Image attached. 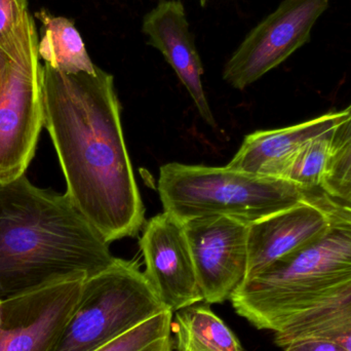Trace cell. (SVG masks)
<instances>
[{
    "mask_svg": "<svg viewBox=\"0 0 351 351\" xmlns=\"http://www.w3.org/2000/svg\"><path fill=\"white\" fill-rule=\"evenodd\" d=\"M45 128L67 184L66 193L109 243L134 237L145 208L128 152L114 78L63 73L41 65Z\"/></svg>",
    "mask_w": 351,
    "mask_h": 351,
    "instance_id": "cell-1",
    "label": "cell"
},
{
    "mask_svg": "<svg viewBox=\"0 0 351 351\" xmlns=\"http://www.w3.org/2000/svg\"><path fill=\"white\" fill-rule=\"evenodd\" d=\"M351 284V227L332 222L311 245L245 280L231 296L237 315L276 332L289 319Z\"/></svg>",
    "mask_w": 351,
    "mask_h": 351,
    "instance_id": "cell-3",
    "label": "cell"
},
{
    "mask_svg": "<svg viewBox=\"0 0 351 351\" xmlns=\"http://www.w3.org/2000/svg\"><path fill=\"white\" fill-rule=\"evenodd\" d=\"M208 0H199L200 5L202 6V8H206V3H208Z\"/></svg>",
    "mask_w": 351,
    "mask_h": 351,
    "instance_id": "cell-24",
    "label": "cell"
},
{
    "mask_svg": "<svg viewBox=\"0 0 351 351\" xmlns=\"http://www.w3.org/2000/svg\"><path fill=\"white\" fill-rule=\"evenodd\" d=\"M346 115V109L332 111L298 125L250 134L227 167L249 174L285 180L299 150L313 138L339 127Z\"/></svg>",
    "mask_w": 351,
    "mask_h": 351,
    "instance_id": "cell-13",
    "label": "cell"
},
{
    "mask_svg": "<svg viewBox=\"0 0 351 351\" xmlns=\"http://www.w3.org/2000/svg\"><path fill=\"white\" fill-rule=\"evenodd\" d=\"M307 199L323 208L331 222L341 223L351 227V202L334 199L321 190L311 191Z\"/></svg>",
    "mask_w": 351,
    "mask_h": 351,
    "instance_id": "cell-21",
    "label": "cell"
},
{
    "mask_svg": "<svg viewBox=\"0 0 351 351\" xmlns=\"http://www.w3.org/2000/svg\"><path fill=\"white\" fill-rule=\"evenodd\" d=\"M136 261L115 258L86 278L80 302L51 351H94L166 311Z\"/></svg>",
    "mask_w": 351,
    "mask_h": 351,
    "instance_id": "cell-5",
    "label": "cell"
},
{
    "mask_svg": "<svg viewBox=\"0 0 351 351\" xmlns=\"http://www.w3.org/2000/svg\"><path fill=\"white\" fill-rule=\"evenodd\" d=\"M142 32L147 36L148 45L160 51L174 69L202 119L216 129L218 125L202 86L204 67L183 2L160 0L144 16Z\"/></svg>",
    "mask_w": 351,
    "mask_h": 351,
    "instance_id": "cell-11",
    "label": "cell"
},
{
    "mask_svg": "<svg viewBox=\"0 0 351 351\" xmlns=\"http://www.w3.org/2000/svg\"><path fill=\"white\" fill-rule=\"evenodd\" d=\"M158 191L164 212L182 223L224 216L247 225L300 204L311 193L284 179L179 162L160 168Z\"/></svg>",
    "mask_w": 351,
    "mask_h": 351,
    "instance_id": "cell-4",
    "label": "cell"
},
{
    "mask_svg": "<svg viewBox=\"0 0 351 351\" xmlns=\"http://www.w3.org/2000/svg\"><path fill=\"white\" fill-rule=\"evenodd\" d=\"M34 27L27 0H0V53L14 55Z\"/></svg>",
    "mask_w": 351,
    "mask_h": 351,
    "instance_id": "cell-19",
    "label": "cell"
},
{
    "mask_svg": "<svg viewBox=\"0 0 351 351\" xmlns=\"http://www.w3.org/2000/svg\"><path fill=\"white\" fill-rule=\"evenodd\" d=\"M302 339H323L351 351V284L289 319L274 332L285 348Z\"/></svg>",
    "mask_w": 351,
    "mask_h": 351,
    "instance_id": "cell-14",
    "label": "cell"
},
{
    "mask_svg": "<svg viewBox=\"0 0 351 351\" xmlns=\"http://www.w3.org/2000/svg\"><path fill=\"white\" fill-rule=\"evenodd\" d=\"M35 16L43 23L45 31L38 41V55L45 64L67 74L96 71L97 66L90 60L84 39L71 20L53 16L45 8Z\"/></svg>",
    "mask_w": 351,
    "mask_h": 351,
    "instance_id": "cell-15",
    "label": "cell"
},
{
    "mask_svg": "<svg viewBox=\"0 0 351 351\" xmlns=\"http://www.w3.org/2000/svg\"><path fill=\"white\" fill-rule=\"evenodd\" d=\"M204 302L220 304L247 280L249 225L224 216L183 223Z\"/></svg>",
    "mask_w": 351,
    "mask_h": 351,
    "instance_id": "cell-9",
    "label": "cell"
},
{
    "mask_svg": "<svg viewBox=\"0 0 351 351\" xmlns=\"http://www.w3.org/2000/svg\"><path fill=\"white\" fill-rule=\"evenodd\" d=\"M331 0H284L254 27L223 70V80L245 90L286 61L311 38V30Z\"/></svg>",
    "mask_w": 351,
    "mask_h": 351,
    "instance_id": "cell-7",
    "label": "cell"
},
{
    "mask_svg": "<svg viewBox=\"0 0 351 351\" xmlns=\"http://www.w3.org/2000/svg\"><path fill=\"white\" fill-rule=\"evenodd\" d=\"M348 115L342 121L341 125L334 131L333 150L348 141L351 138V104L346 108Z\"/></svg>",
    "mask_w": 351,
    "mask_h": 351,
    "instance_id": "cell-23",
    "label": "cell"
},
{
    "mask_svg": "<svg viewBox=\"0 0 351 351\" xmlns=\"http://www.w3.org/2000/svg\"><path fill=\"white\" fill-rule=\"evenodd\" d=\"M36 26L14 55L0 53V184L25 175L45 128Z\"/></svg>",
    "mask_w": 351,
    "mask_h": 351,
    "instance_id": "cell-6",
    "label": "cell"
},
{
    "mask_svg": "<svg viewBox=\"0 0 351 351\" xmlns=\"http://www.w3.org/2000/svg\"><path fill=\"white\" fill-rule=\"evenodd\" d=\"M177 351H243L241 342L208 305L176 311L172 322Z\"/></svg>",
    "mask_w": 351,
    "mask_h": 351,
    "instance_id": "cell-16",
    "label": "cell"
},
{
    "mask_svg": "<svg viewBox=\"0 0 351 351\" xmlns=\"http://www.w3.org/2000/svg\"><path fill=\"white\" fill-rule=\"evenodd\" d=\"M173 311H162L94 351H173Z\"/></svg>",
    "mask_w": 351,
    "mask_h": 351,
    "instance_id": "cell-18",
    "label": "cell"
},
{
    "mask_svg": "<svg viewBox=\"0 0 351 351\" xmlns=\"http://www.w3.org/2000/svg\"><path fill=\"white\" fill-rule=\"evenodd\" d=\"M115 257L67 193L26 175L0 184V300L51 280L96 276Z\"/></svg>",
    "mask_w": 351,
    "mask_h": 351,
    "instance_id": "cell-2",
    "label": "cell"
},
{
    "mask_svg": "<svg viewBox=\"0 0 351 351\" xmlns=\"http://www.w3.org/2000/svg\"><path fill=\"white\" fill-rule=\"evenodd\" d=\"M335 130L307 142L295 156L285 175V180L292 182L305 191L321 189L333 152Z\"/></svg>",
    "mask_w": 351,
    "mask_h": 351,
    "instance_id": "cell-17",
    "label": "cell"
},
{
    "mask_svg": "<svg viewBox=\"0 0 351 351\" xmlns=\"http://www.w3.org/2000/svg\"><path fill=\"white\" fill-rule=\"evenodd\" d=\"M319 190L334 199L351 202V138L332 152Z\"/></svg>",
    "mask_w": 351,
    "mask_h": 351,
    "instance_id": "cell-20",
    "label": "cell"
},
{
    "mask_svg": "<svg viewBox=\"0 0 351 351\" xmlns=\"http://www.w3.org/2000/svg\"><path fill=\"white\" fill-rule=\"evenodd\" d=\"M145 261L144 276L173 313L204 302L184 224L167 212L144 227L139 241Z\"/></svg>",
    "mask_w": 351,
    "mask_h": 351,
    "instance_id": "cell-10",
    "label": "cell"
},
{
    "mask_svg": "<svg viewBox=\"0 0 351 351\" xmlns=\"http://www.w3.org/2000/svg\"><path fill=\"white\" fill-rule=\"evenodd\" d=\"M331 225L325 210L307 198L249 225L247 280L285 256L311 245Z\"/></svg>",
    "mask_w": 351,
    "mask_h": 351,
    "instance_id": "cell-12",
    "label": "cell"
},
{
    "mask_svg": "<svg viewBox=\"0 0 351 351\" xmlns=\"http://www.w3.org/2000/svg\"><path fill=\"white\" fill-rule=\"evenodd\" d=\"M86 278H60L1 299L0 351H51L80 302Z\"/></svg>",
    "mask_w": 351,
    "mask_h": 351,
    "instance_id": "cell-8",
    "label": "cell"
},
{
    "mask_svg": "<svg viewBox=\"0 0 351 351\" xmlns=\"http://www.w3.org/2000/svg\"><path fill=\"white\" fill-rule=\"evenodd\" d=\"M285 351H348L342 346L323 339H302L293 342Z\"/></svg>",
    "mask_w": 351,
    "mask_h": 351,
    "instance_id": "cell-22",
    "label": "cell"
}]
</instances>
